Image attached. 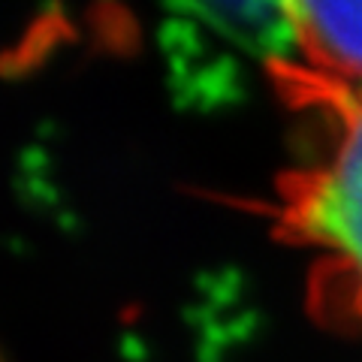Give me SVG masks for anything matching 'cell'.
Here are the masks:
<instances>
[{
  "instance_id": "obj_1",
  "label": "cell",
  "mask_w": 362,
  "mask_h": 362,
  "mask_svg": "<svg viewBox=\"0 0 362 362\" xmlns=\"http://www.w3.org/2000/svg\"><path fill=\"white\" fill-rule=\"evenodd\" d=\"M341 136L329 160L290 175L281 223L299 242L317 245L338 266L341 284L362 311V103L335 100Z\"/></svg>"
},
{
  "instance_id": "obj_2",
  "label": "cell",
  "mask_w": 362,
  "mask_h": 362,
  "mask_svg": "<svg viewBox=\"0 0 362 362\" xmlns=\"http://www.w3.org/2000/svg\"><path fill=\"white\" fill-rule=\"evenodd\" d=\"M290 33L326 73L362 76V4H284Z\"/></svg>"
}]
</instances>
